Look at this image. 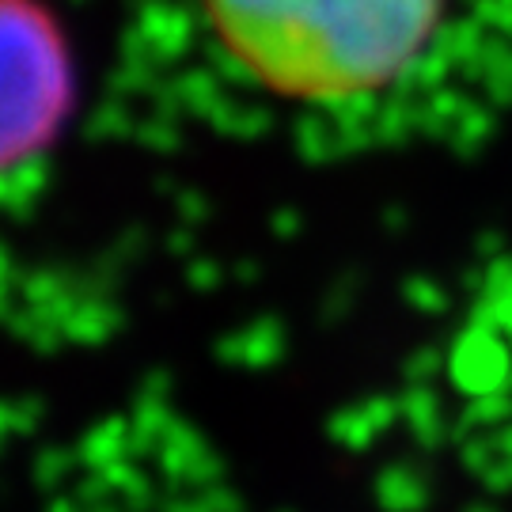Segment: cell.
Segmentation results:
<instances>
[{
	"instance_id": "obj_1",
	"label": "cell",
	"mask_w": 512,
	"mask_h": 512,
	"mask_svg": "<svg viewBox=\"0 0 512 512\" xmlns=\"http://www.w3.org/2000/svg\"><path fill=\"white\" fill-rule=\"evenodd\" d=\"M220 54L285 103H357L437 42L448 0H198Z\"/></svg>"
},
{
	"instance_id": "obj_2",
	"label": "cell",
	"mask_w": 512,
	"mask_h": 512,
	"mask_svg": "<svg viewBox=\"0 0 512 512\" xmlns=\"http://www.w3.org/2000/svg\"><path fill=\"white\" fill-rule=\"evenodd\" d=\"M0 50V160L4 171H19L61 145L80 80L69 31L46 0H0Z\"/></svg>"
}]
</instances>
